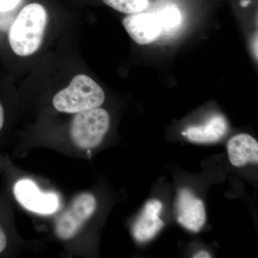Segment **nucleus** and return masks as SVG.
Segmentation results:
<instances>
[{"mask_svg":"<svg viewBox=\"0 0 258 258\" xmlns=\"http://www.w3.org/2000/svg\"><path fill=\"white\" fill-rule=\"evenodd\" d=\"M47 23V10L39 3L28 4L20 12L8 33V42L15 55L26 57L41 45Z\"/></svg>","mask_w":258,"mask_h":258,"instance_id":"1","label":"nucleus"},{"mask_svg":"<svg viewBox=\"0 0 258 258\" xmlns=\"http://www.w3.org/2000/svg\"><path fill=\"white\" fill-rule=\"evenodd\" d=\"M104 101L105 93L101 86L89 76L79 74L54 96L52 104L57 111L77 113L98 108Z\"/></svg>","mask_w":258,"mask_h":258,"instance_id":"2","label":"nucleus"},{"mask_svg":"<svg viewBox=\"0 0 258 258\" xmlns=\"http://www.w3.org/2000/svg\"><path fill=\"white\" fill-rule=\"evenodd\" d=\"M109 126V114L103 108L79 112L71 123V137L79 149H93L101 143Z\"/></svg>","mask_w":258,"mask_h":258,"instance_id":"3","label":"nucleus"},{"mask_svg":"<svg viewBox=\"0 0 258 258\" xmlns=\"http://www.w3.org/2000/svg\"><path fill=\"white\" fill-rule=\"evenodd\" d=\"M96 208V199L93 195L84 193L78 196L57 220L55 227L57 237L64 240L73 238L92 216Z\"/></svg>","mask_w":258,"mask_h":258,"instance_id":"4","label":"nucleus"},{"mask_svg":"<svg viewBox=\"0 0 258 258\" xmlns=\"http://www.w3.org/2000/svg\"><path fill=\"white\" fill-rule=\"evenodd\" d=\"M14 195L18 203L30 211L49 215L57 211L59 200L53 193H42L30 179H21L14 186Z\"/></svg>","mask_w":258,"mask_h":258,"instance_id":"5","label":"nucleus"},{"mask_svg":"<svg viewBox=\"0 0 258 258\" xmlns=\"http://www.w3.org/2000/svg\"><path fill=\"white\" fill-rule=\"evenodd\" d=\"M123 27L131 37L141 45L152 43L162 32L155 14L136 13L125 17Z\"/></svg>","mask_w":258,"mask_h":258,"instance_id":"6","label":"nucleus"},{"mask_svg":"<svg viewBox=\"0 0 258 258\" xmlns=\"http://www.w3.org/2000/svg\"><path fill=\"white\" fill-rule=\"evenodd\" d=\"M178 221L188 230L198 232L205 222V206L187 189L179 191L177 203Z\"/></svg>","mask_w":258,"mask_h":258,"instance_id":"7","label":"nucleus"},{"mask_svg":"<svg viewBox=\"0 0 258 258\" xmlns=\"http://www.w3.org/2000/svg\"><path fill=\"white\" fill-rule=\"evenodd\" d=\"M162 205L157 200L148 202L144 211L133 227L134 238L140 242L150 240L164 226V222L159 217Z\"/></svg>","mask_w":258,"mask_h":258,"instance_id":"8","label":"nucleus"},{"mask_svg":"<svg viewBox=\"0 0 258 258\" xmlns=\"http://www.w3.org/2000/svg\"><path fill=\"white\" fill-rule=\"evenodd\" d=\"M227 152L231 164L236 167L258 162V143L249 134H240L232 137L227 144Z\"/></svg>","mask_w":258,"mask_h":258,"instance_id":"9","label":"nucleus"},{"mask_svg":"<svg viewBox=\"0 0 258 258\" xmlns=\"http://www.w3.org/2000/svg\"><path fill=\"white\" fill-rule=\"evenodd\" d=\"M227 132V120L222 115L211 117L205 124L190 126L182 132L191 142L197 143H212L220 140Z\"/></svg>","mask_w":258,"mask_h":258,"instance_id":"10","label":"nucleus"},{"mask_svg":"<svg viewBox=\"0 0 258 258\" xmlns=\"http://www.w3.org/2000/svg\"><path fill=\"white\" fill-rule=\"evenodd\" d=\"M103 2L120 13L130 15L142 13L149 5V0H103Z\"/></svg>","mask_w":258,"mask_h":258,"instance_id":"11","label":"nucleus"},{"mask_svg":"<svg viewBox=\"0 0 258 258\" xmlns=\"http://www.w3.org/2000/svg\"><path fill=\"white\" fill-rule=\"evenodd\" d=\"M155 15L160 23L162 31L174 30L181 24V13L175 6H166Z\"/></svg>","mask_w":258,"mask_h":258,"instance_id":"12","label":"nucleus"},{"mask_svg":"<svg viewBox=\"0 0 258 258\" xmlns=\"http://www.w3.org/2000/svg\"><path fill=\"white\" fill-rule=\"evenodd\" d=\"M22 0H0V14H6L15 10Z\"/></svg>","mask_w":258,"mask_h":258,"instance_id":"13","label":"nucleus"},{"mask_svg":"<svg viewBox=\"0 0 258 258\" xmlns=\"http://www.w3.org/2000/svg\"><path fill=\"white\" fill-rule=\"evenodd\" d=\"M7 245V237L5 232L0 227V254L5 250Z\"/></svg>","mask_w":258,"mask_h":258,"instance_id":"14","label":"nucleus"},{"mask_svg":"<svg viewBox=\"0 0 258 258\" xmlns=\"http://www.w3.org/2000/svg\"><path fill=\"white\" fill-rule=\"evenodd\" d=\"M5 118L4 108H3V104H2L1 102H0V132H1L2 129H3V126H4Z\"/></svg>","mask_w":258,"mask_h":258,"instance_id":"15","label":"nucleus"},{"mask_svg":"<svg viewBox=\"0 0 258 258\" xmlns=\"http://www.w3.org/2000/svg\"><path fill=\"white\" fill-rule=\"evenodd\" d=\"M195 258H209L211 257V255L207 252L206 251H201V252H198L194 256Z\"/></svg>","mask_w":258,"mask_h":258,"instance_id":"16","label":"nucleus"},{"mask_svg":"<svg viewBox=\"0 0 258 258\" xmlns=\"http://www.w3.org/2000/svg\"><path fill=\"white\" fill-rule=\"evenodd\" d=\"M249 3H250V0H242V1H241V5H242V7L247 6Z\"/></svg>","mask_w":258,"mask_h":258,"instance_id":"17","label":"nucleus"},{"mask_svg":"<svg viewBox=\"0 0 258 258\" xmlns=\"http://www.w3.org/2000/svg\"><path fill=\"white\" fill-rule=\"evenodd\" d=\"M2 28H3V21H2L1 17H0V32H1Z\"/></svg>","mask_w":258,"mask_h":258,"instance_id":"18","label":"nucleus"}]
</instances>
